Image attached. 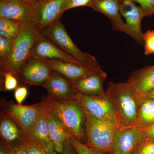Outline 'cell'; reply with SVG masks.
<instances>
[{
	"label": "cell",
	"instance_id": "obj_1",
	"mask_svg": "<svg viewBox=\"0 0 154 154\" xmlns=\"http://www.w3.org/2000/svg\"><path fill=\"white\" fill-rule=\"evenodd\" d=\"M105 93L115 108L119 126H133L141 96L126 82L109 83Z\"/></svg>",
	"mask_w": 154,
	"mask_h": 154
},
{
	"label": "cell",
	"instance_id": "obj_2",
	"mask_svg": "<svg viewBox=\"0 0 154 154\" xmlns=\"http://www.w3.org/2000/svg\"><path fill=\"white\" fill-rule=\"evenodd\" d=\"M48 100L51 112L59 119L72 138L85 144L87 116L79 102L76 99L66 101Z\"/></svg>",
	"mask_w": 154,
	"mask_h": 154
},
{
	"label": "cell",
	"instance_id": "obj_3",
	"mask_svg": "<svg viewBox=\"0 0 154 154\" xmlns=\"http://www.w3.org/2000/svg\"><path fill=\"white\" fill-rule=\"evenodd\" d=\"M41 33L33 24L22 25L20 32L14 40L7 64L1 69V72H12L18 76L19 69L30 58L34 44Z\"/></svg>",
	"mask_w": 154,
	"mask_h": 154
},
{
	"label": "cell",
	"instance_id": "obj_4",
	"mask_svg": "<svg viewBox=\"0 0 154 154\" xmlns=\"http://www.w3.org/2000/svg\"><path fill=\"white\" fill-rule=\"evenodd\" d=\"M42 33L60 49L83 65L99 71H103L96 58L83 52L75 45L60 20L46 28Z\"/></svg>",
	"mask_w": 154,
	"mask_h": 154
},
{
	"label": "cell",
	"instance_id": "obj_5",
	"mask_svg": "<svg viewBox=\"0 0 154 154\" xmlns=\"http://www.w3.org/2000/svg\"><path fill=\"white\" fill-rule=\"evenodd\" d=\"M85 110L87 116L85 144L94 149L111 154L114 133L118 127L96 118Z\"/></svg>",
	"mask_w": 154,
	"mask_h": 154
},
{
	"label": "cell",
	"instance_id": "obj_6",
	"mask_svg": "<svg viewBox=\"0 0 154 154\" xmlns=\"http://www.w3.org/2000/svg\"><path fill=\"white\" fill-rule=\"evenodd\" d=\"M47 102V100L44 99L34 105H24L15 104L13 101L2 100L1 103V116L14 119L21 128L26 138L45 108Z\"/></svg>",
	"mask_w": 154,
	"mask_h": 154
},
{
	"label": "cell",
	"instance_id": "obj_7",
	"mask_svg": "<svg viewBox=\"0 0 154 154\" xmlns=\"http://www.w3.org/2000/svg\"><path fill=\"white\" fill-rule=\"evenodd\" d=\"M75 99L94 117L116 127H119L115 108L107 96H89L78 93Z\"/></svg>",
	"mask_w": 154,
	"mask_h": 154
},
{
	"label": "cell",
	"instance_id": "obj_8",
	"mask_svg": "<svg viewBox=\"0 0 154 154\" xmlns=\"http://www.w3.org/2000/svg\"><path fill=\"white\" fill-rule=\"evenodd\" d=\"M66 0H37L32 16V24L42 33L60 20Z\"/></svg>",
	"mask_w": 154,
	"mask_h": 154
},
{
	"label": "cell",
	"instance_id": "obj_9",
	"mask_svg": "<svg viewBox=\"0 0 154 154\" xmlns=\"http://www.w3.org/2000/svg\"><path fill=\"white\" fill-rule=\"evenodd\" d=\"M36 1L0 0V18H6L21 25L32 24V16Z\"/></svg>",
	"mask_w": 154,
	"mask_h": 154
},
{
	"label": "cell",
	"instance_id": "obj_10",
	"mask_svg": "<svg viewBox=\"0 0 154 154\" xmlns=\"http://www.w3.org/2000/svg\"><path fill=\"white\" fill-rule=\"evenodd\" d=\"M53 70L44 61L30 57L18 72L20 80L27 85L42 86L51 75Z\"/></svg>",
	"mask_w": 154,
	"mask_h": 154
},
{
	"label": "cell",
	"instance_id": "obj_11",
	"mask_svg": "<svg viewBox=\"0 0 154 154\" xmlns=\"http://www.w3.org/2000/svg\"><path fill=\"white\" fill-rule=\"evenodd\" d=\"M119 12L126 20V34L130 36L137 44L143 45L141 24L145 15L140 6H137L132 0H123L120 4Z\"/></svg>",
	"mask_w": 154,
	"mask_h": 154
},
{
	"label": "cell",
	"instance_id": "obj_12",
	"mask_svg": "<svg viewBox=\"0 0 154 154\" xmlns=\"http://www.w3.org/2000/svg\"><path fill=\"white\" fill-rule=\"evenodd\" d=\"M144 139L140 128L134 126L119 127L114 133L111 154H131Z\"/></svg>",
	"mask_w": 154,
	"mask_h": 154
},
{
	"label": "cell",
	"instance_id": "obj_13",
	"mask_svg": "<svg viewBox=\"0 0 154 154\" xmlns=\"http://www.w3.org/2000/svg\"><path fill=\"white\" fill-rule=\"evenodd\" d=\"M42 87L47 91L45 99L51 101L72 100L78 93L70 81L54 71Z\"/></svg>",
	"mask_w": 154,
	"mask_h": 154
},
{
	"label": "cell",
	"instance_id": "obj_14",
	"mask_svg": "<svg viewBox=\"0 0 154 154\" xmlns=\"http://www.w3.org/2000/svg\"><path fill=\"white\" fill-rule=\"evenodd\" d=\"M30 57L41 60L65 61L85 66L60 49L42 33H40L37 38L30 53Z\"/></svg>",
	"mask_w": 154,
	"mask_h": 154
},
{
	"label": "cell",
	"instance_id": "obj_15",
	"mask_svg": "<svg viewBox=\"0 0 154 154\" xmlns=\"http://www.w3.org/2000/svg\"><path fill=\"white\" fill-rule=\"evenodd\" d=\"M1 145L11 152L25 141V137L21 128L14 119L1 116Z\"/></svg>",
	"mask_w": 154,
	"mask_h": 154
},
{
	"label": "cell",
	"instance_id": "obj_16",
	"mask_svg": "<svg viewBox=\"0 0 154 154\" xmlns=\"http://www.w3.org/2000/svg\"><path fill=\"white\" fill-rule=\"evenodd\" d=\"M123 0H93L88 7L102 13L110 19L115 30L126 33L125 23L122 21L119 12L120 4Z\"/></svg>",
	"mask_w": 154,
	"mask_h": 154
},
{
	"label": "cell",
	"instance_id": "obj_17",
	"mask_svg": "<svg viewBox=\"0 0 154 154\" xmlns=\"http://www.w3.org/2000/svg\"><path fill=\"white\" fill-rule=\"evenodd\" d=\"M42 60L44 61L53 70L57 72L70 81L81 79L90 75L104 72L65 61Z\"/></svg>",
	"mask_w": 154,
	"mask_h": 154
},
{
	"label": "cell",
	"instance_id": "obj_18",
	"mask_svg": "<svg viewBox=\"0 0 154 154\" xmlns=\"http://www.w3.org/2000/svg\"><path fill=\"white\" fill-rule=\"evenodd\" d=\"M107 77V74L104 71L70 82L78 93L89 96H105L103 83Z\"/></svg>",
	"mask_w": 154,
	"mask_h": 154
},
{
	"label": "cell",
	"instance_id": "obj_19",
	"mask_svg": "<svg viewBox=\"0 0 154 154\" xmlns=\"http://www.w3.org/2000/svg\"><path fill=\"white\" fill-rule=\"evenodd\" d=\"M142 97L154 91V65L137 70L127 81Z\"/></svg>",
	"mask_w": 154,
	"mask_h": 154
},
{
	"label": "cell",
	"instance_id": "obj_20",
	"mask_svg": "<svg viewBox=\"0 0 154 154\" xmlns=\"http://www.w3.org/2000/svg\"><path fill=\"white\" fill-rule=\"evenodd\" d=\"M47 100V104L45 108L33 125L26 137L38 141L46 151L53 144L50 136L48 125V116L49 112V108L48 100Z\"/></svg>",
	"mask_w": 154,
	"mask_h": 154
},
{
	"label": "cell",
	"instance_id": "obj_21",
	"mask_svg": "<svg viewBox=\"0 0 154 154\" xmlns=\"http://www.w3.org/2000/svg\"><path fill=\"white\" fill-rule=\"evenodd\" d=\"M48 108V125L50 136L55 150L58 152L60 153L63 150L66 142L72 137L59 119L51 112L49 107Z\"/></svg>",
	"mask_w": 154,
	"mask_h": 154
},
{
	"label": "cell",
	"instance_id": "obj_22",
	"mask_svg": "<svg viewBox=\"0 0 154 154\" xmlns=\"http://www.w3.org/2000/svg\"><path fill=\"white\" fill-rule=\"evenodd\" d=\"M154 123V99H143L133 126L143 129Z\"/></svg>",
	"mask_w": 154,
	"mask_h": 154
},
{
	"label": "cell",
	"instance_id": "obj_23",
	"mask_svg": "<svg viewBox=\"0 0 154 154\" xmlns=\"http://www.w3.org/2000/svg\"><path fill=\"white\" fill-rule=\"evenodd\" d=\"M22 25L19 22L6 18H0V36L15 39L20 32Z\"/></svg>",
	"mask_w": 154,
	"mask_h": 154
},
{
	"label": "cell",
	"instance_id": "obj_24",
	"mask_svg": "<svg viewBox=\"0 0 154 154\" xmlns=\"http://www.w3.org/2000/svg\"><path fill=\"white\" fill-rule=\"evenodd\" d=\"M1 90L4 91H11L16 90L19 87L18 78L12 72H1Z\"/></svg>",
	"mask_w": 154,
	"mask_h": 154
},
{
	"label": "cell",
	"instance_id": "obj_25",
	"mask_svg": "<svg viewBox=\"0 0 154 154\" xmlns=\"http://www.w3.org/2000/svg\"><path fill=\"white\" fill-rule=\"evenodd\" d=\"M14 39L4 38L0 36V61L1 69L7 64L11 54Z\"/></svg>",
	"mask_w": 154,
	"mask_h": 154
},
{
	"label": "cell",
	"instance_id": "obj_26",
	"mask_svg": "<svg viewBox=\"0 0 154 154\" xmlns=\"http://www.w3.org/2000/svg\"><path fill=\"white\" fill-rule=\"evenodd\" d=\"M75 149L77 154H109L107 152L97 150L89 147L85 144L82 143L74 138L69 140Z\"/></svg>",
	"mask_w": 154,
	"mask_h": 154
},
{
	"label": "cell",
	"instance_id": "obj_27",
	"mask_svg": "<svg viewBox=\"0 0 154 154\" xmlns=\"http://www.w3.org/2000/svg\"><path fill=\"white\" fill-rule=\"evenodd\" d=\"M144 54H154V30H147L143 34Z\"/></svg>",
	"mask_w": 154,
	"mask_h": 154
},
{
	"label": "cell",
	"instance_id": "obj_28",
	"mask_svg": "<svg viewBox=\"0 0 154 154\" xmlns=\"http://www.w3.org/2000/svg\"><path fill=\"white\" fill-rule=\"evenodd\" d=\"M25 143L28 154H47L43 146L36 140L26 138Z\"/></svg>",
	"mask_w": 154,
	"mask_h": 154
},
{
	"label": "cell",
	"instance_id": "obj_29",
	"mask_svg": "<svg viewBox=\"0 0 154 154\" xmlns=\"http://www.w3.org/2000/svg\"><path fill=\"white\" fill-rule=\"evenodd\" d=\"M131 154H154V141L144 139Z\"/></svg>",
	"mask_w": 154,
	"mask_h": 154
},
{
	"label": "cell",
	"instance_id": "obj_30",
	"mask_svg": "<svg viewBox=\"0 0 154 154\" xmlns=\"http://www.w3.org/2000/svg\"><path fill=\"white\" fill-rule=\"evenodd\" d=\"M137 3L142 9L145 17H150L154 14V0H132Z\"/></svg>",
	"mask_w": 154,
	"mask_h": 154
},
{
	"label": "cell",
	"instance_id": "obj_31",
	"mask_svg": "<svg viewBox=\"0 0 154 154\" xmlns=\"http://www.w3.org/2000/svg\"><path fill=\"white\" fill-rule=\"evenodd\" d=\"M46 152L47 154H77L75 149L70 141L69 140L66 142L64 146L63 150L61 152H58L55 150L54 144L49 147Z\"/></svg>",
	"mask_w": 154,
	"mask_h": 154
},
{
	"label": "cell",
	"instance_id": "obj_32",
	"mask_svg": "<svg viewBox=\"0 0 154 154\" xmlns=\"http://www.w3.org/2000/svg\"><path fill=\"white\" fill-rule=\"evenodd\" d=\"M93 0H66L63 7V12L68 10L69 9L82 7V6H87Z\"/></svg>",
	"mask_w": 154,
	"mask_h": 154
},
{
	"label": "cell",
	"instance_id": "obj_33",
	"mask_svg": "<svg viewBox=\"0 0 154 154\" xmlns=\"http://www.w3.org/2000/svg\"><path fill=\"white\" fill-rule=\"evenodd\" d=\"M28 89L25 86H19L14 92V98L17 104L22 105L28 95Z\"/></svg>",
	"mask_w": 154,
	"mask_h": 154
},
{
	"label": "cell",
	"instance_id": "obj_34",
	"mask_svg": "<svg viewBox=\"0 0 154 154\" xmlns=\"http://www.w3.org/2000/svg\"><path fill=\"white\" fill-rule=\"evenodd\" d=\"M141 130L144 139L154 141V123L148 127Z\"/></svg>",
	"mask_w": 154,
	"mask_h": 154
},
{
	"label": "cell",
	"instance_id": "obj_35",
	"mask_svg": "<svg viewBox=\"0 0 154 154\" xmlns=\"http://www.w3.org/2000/svg\"><path fill=\"white\" fill-rule=\"evenodd\" d=\"M11 154H28L25 141L22 143L16 149L11 152Z\"/></svg>",
	"mask_w": 154,
	"mask_h": 154
},
{
	"label": "cell",
	"instance_id": "obj_36",
	"mask_svg": "<svg viewBox=\"0 0 154 154\" xmlns=\"http://www.w3.org/2000/svg\"><path fill=\"white\" fill-rule=\"evenodd\" d=\"M0 154H11V152L4 146L0 145Z\"/></svg>",
	"mask_w": 154,
	"mask_h": 154
},
{
	"label": "cell",
	"instance_id": "obj_37",
	"mask_svg": "<svg viewBox=\"0 0 154 154\" xmlns=\"http://www.w3.org/2000/svg\"><path fill=\"white\" fill-rule=\"evenodd\" d=\"M143 99H154V91L152 92L150 94H149V95H147L144 97H142Z\"/></svg>",
	"mask_w": 154,
	"mask_h": 154
},
{
	"label": "cell",
	"instance_id": "obj_38",
	"mask_svg": "<svg viewBox=\"0 0 154 154\" xmlns=\"http://www.w3.org/2000/svg\"><path fill=\"white\" fill-rule=\"evenodd\" d=\"M29 1H37V0H29Z\"/></svg>",
	"mask_w": 154,
	"mask_h": 154
},
{
	"label": "cell",
	"instance_id": "obj_39",
	"mask_svg": "<svg viewBox=\"0 0 154 154\" xmlns=\"http://www.w3.org/2000/svg\"></svg>",
	"mask_w": 154,
	"mask_h": 154
}]
</instances>
